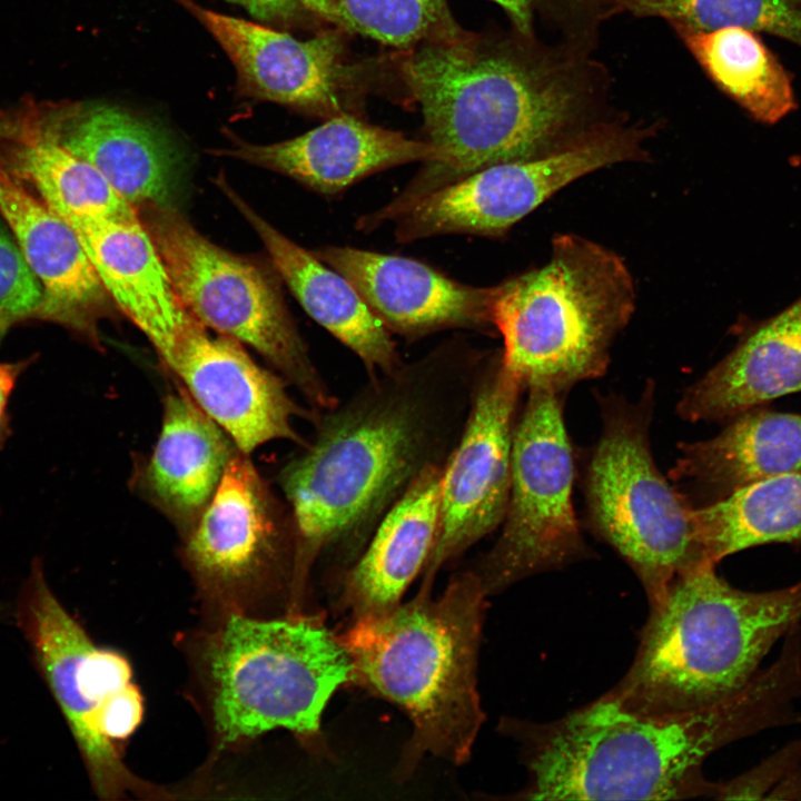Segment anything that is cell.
<instances>
[{
	"label": "cell",
	"instance_id": "cell-1",
	"mask_svg": "<svg viewBox=\"0 0 801 801\" xmlns=\"http://www.w3.org/2000/svg\"><path fill=\"white\" fill-rule=\"evenodd\" d=\"M484 357L443 347L368 377L346 400L316 415L312 439L278 478L295 530L293 607L301 609L319 560L329 562L335 577L346 571L412 483L446 463Z\"/></svg>",
	"mask_w": 801,
	"mask_h": 801
},
{
	"label": "cell",
	"instance_id": "cell-2",
	"mask_svg": "<svg viewBox=\"0 0 801 801\" xmlns=\"http://www.w3.org/2000/svg\"><path fill=\"white\" fill-rule=\"evenodd\" d=\"M801 650L781 654L735 695L686 714L646 715L606 694L560 719L503 716L497 730L515 740L527 771L517 800H684L713 798L704 761L759 731L801 722Z\"/></svg>",
	"mask_w": 801,
	"mask_h": 801
},
{
	"label": "cell",
	"instance_id": "cell-3",
	"mask_svg": "<svg viewBox=\"0 0 801 801\" xmlns=\"http://www.w3.org/2000/svg\"><path fill=\"white\" fill-rule=\"evenodd\" d=\"M399 76L421 107L427 141L446 161L423 167L390 204L370 214L375 227L478 169L565 145L591 127L597 93L586 62L537 49L526 38L497 42L467 33L426 42L402 59Z\"/></svg>",
	"mask_w": 801,
	"mask_h": 801
},
{
	"label": "cell",
	"instance_id": "cell-4",
	"mask_svg": "<svg viewBox=\"0 0 801 801\" xmlns=\"http://www.w3.org/2000/svg\"><path fill=\"white\" fill-rule=\"evenodd\" d=\"M486 597L465 570L436 599L417 592L338 634L352 660V684L396 705L412 723L393 771L397 782L408 780L426 754L457 765L472 756L485 720L477 664Z\"/></svg>",
	"mask_w": 801,
	"mask_h": 801
},
{
	"label": "cell",
	"instance_id": "cell-5",
	"mask_svg": "<svg viewBox=\"0 0 801 801\" xmlns=\"http://www.w3.org/2000/svg\"><path fill=\"white\" fill-rule=\"evenodd\" d=\"M800 621L801 581L750 592L703 565L678 576L650 605L634 660L605 694L646 715L712 708L739 693Z\"/></svg>",
	"mask_w": 801,
	"mask_h": 801
},
{
	"label": "cell",
	"instance_id": "cell-6",
	"mask_svg": "<svg viewBox=\"0 0 801 801\" xmlns=\"http://www.w3.org/2000/svg\"><path fill=\"white\" fill-rule=\"evenodd\" d=\"M633 278L613 250L573 234L552 240L548 260L495 286L501 358L524 392L566 395L603 376L614 338L634 312Z\"/></svg>",
	"mask_w": 801,
	"mask_h": 801
},
{
	"label": "cell",
	"instance_id": "cell-7",
	"mask_svg": "<svg viewBox=\"0 0 801 801\" xmlns=\"http://www.w3.org/2000/svg\"><path fill=\"white\" fill-rule=\"evenodd\" d=\"M207 650L212 720L222 743L285 729L328 755L322 716L334 693L352 684L353 664L322 615L233 612Z\"/></svg>",
	"mask_w": 801,
	"mask_h": 801
},
{
	"label": "cell",
	"instance_id": "cell-8",
	"mask_svg": "<svg viewBox=\"0 0 801 801\" xmlns=\"http://www.w3.org/2000/svg\"><path fill=\"white\" fill-rule=\"evenodd\" d=\"M654 387L649 382L635 402L597 394L602 431L583 477L589 528L629 564L650 605L662 600L678 576L712 564L700 538L695 507L653 458Z\"/></svg>",
	"mask_w": 801,
	"mask_h": 801
},
{
	"label": "cell",
	"instance_id": "cell-9",
	"mask_svg": "<svg viewBox=\"0 0 801 801\" xmlns=\"http://www.w3.org/2000/svg\"><path fill=\"white\" fill-rule=\"evenodd\" d=\"M17 623L59 705L101 798L145 792L125 767L116 741L128 739L144 716L129 662L93 643L58 600L34 560L18 597Z\"/></svg>",
	"mask_w": 801,
	"mask_h": 801
},
{
	"label": "cell",
	"instance_id": "cell-10",
	"mask_svg": "<svg viewBox=\"0 0 801 801\" xmlns=\"http://www.w3.org/2000/svg\"><path fill=\"white\" fill-rule=\"evenodd\" d=\"M145 208L142 222L184 308L207 328L255 349L315 413L335 406L338 399L312 362L274 279L208 240L169 206Z\"/></svg>",
	"mask_w": 801,
	"mask_h": 801
},
{
	"label": "cell",
	"instance_id": "cell-11",
	"mask_svg": "<svg viewBox=\"0 0 801 801\" xmlns=\"http://www.w3.org/2000/svg\"><path fill=\"white\" fill-rule=\"evenodd\" d=\"M512 449V482L501 533L468 568L486 596L533 575L589 557L572 491L574 453L563 418L565 395L528 388Z\"/></svg>",
	"mask_w": 801,
	"mask_h": 801
},
{
	"label": "cell",
	"instance_id": "cell-12",
	"mask_svg": "<svg viewBox=\"0 0 801 801\" xmlns=\"http://www.w3.org/2000/svg\"><path fill=\"white\" fill-rule=\"evenodd\" d=\"M649 131L594 125L541 156L478 169L421 197L394 221L400 243L447 235L498 237L556 191L604 167L641 159Z\"/></svg>",
	"mask_w": 801,
	"mask_h": 801
},
{
	"label": "cell",
	"instance_id": "cell-13",
	"mask_svg": "<svg viewBox=\"0 0 801 801\" xmlns=\"http://www.w3.org/2000/svg\"><path fill=\"white\" fill-rule=\"evenodd\" d=\"M522 392L504 367L501 352L485 356L464 427L443 467L438 530L421 573L419 592L432 593L443 567L501 526L511 491Z\"/></svg>",
	"mask_w": 801,
	"mask_h": 801
},
{
	"label": "cell",
	"instance_id": "cell-14",
	"mask_svg": "<svg viewBox=\"0 0 801 801\" xmlns=\"http://www.w3.org/2000/svg\"><path fill=\"white\" fill-rule=\"evenodd\" d=\"M295 530L248 455L228 463L210 502L186 533L184 555L209 595L237 605L273 591H291Z\"/></svg>",
	"mask_w": 801,
	"mask_h": 801
},
{
	"label": "cell",
	"instance_id": "cell-15",
	"mask_svg": "<svg viewBox=\"0 0 801 801\" xmlns=\"http://www.w3.org/2000/svg\"><path fill=\"white\" fill-rule=\"evenodd\" d=\"M180 385L249 455L271 441H305L295 417L313 421L316 413L297 404L278 374L259 366L241 343L212 335L190 314L169 349L160 356Z\"/></svg>",
	"mask_w": 801,
	"mask_h": 801
},
{
	"label": "cell",
	"instance_id": "cell-16",
	"mask_svg": "<svg viewBox=\"0 0 801 801\" xmlns=\"http://www.w3.org/2000/svg\"><path fill=\"white\" fill-rule=\"evenodd\" d=\"M216 39L234 63L239 90L312 115L346 113V93L357 67L346 61L338 32L323 31L308 40L200 6L175 0ZM349 113V112H348Z\"/></svg>",
	"mask_w": 801,
	"mask_h": 801
},
{
	"label": "cell",
	"instance_id": "cell-17",
	"mask_svg": "<svg viewBox=\"0 0 801 801\" xmlns=\"http://www.w3.org/2000/svg\"><path fill=\"white\" fill-rule=\"evenodd\" d=\"M313 254L356 288L389 333L417 339L444 329L495 330V286L462 284L413 258L348 246Z\"/></svg>",
	"mask_w": 801,
	"mask_h": 801
},
{
	"label": "cell",
	"instance_id": "cell-18",
	"mask_svg": "<svg viewBox=\"0 0 801 801\" xmlns=\"http://www.w3.org/2000/svg\"><path fill=\"white\" fill-rule=\"evenodd\" d=\"M0 214L43 289L37 319L59 324L95 346L109 298L77 231L0 168Z\"/></svg>",
	"mask_w": 801,
	"mask_h": 801
},
{
	"label": "cell",
	"instance_id": "cell-19",
	"mask_svg": "<svg viewBox=\"0 0 801 801\" xmlns=\"http://www.w3.org/2000/svg\"><path fill=\"white\" fill-rule=\"evenodd\" d=\"M215 154L229 156L286 175L325 195L398 165L422 161L435 167L445 154L428 141L363 121L348 112L295 138L269 145L243 140Z\"/></svg>",
	"mask_w": 801,
	"mask_h": 801
},
{
	"label": "cell",
	"instance_id": "cell-20",
	"mask_svg": "<svg viewBox=\"0 0 801 801\" xmlns=\"http://www.w3.org/2000/svg\"><path fill=\"white\" fill-rule=\"evenodd\" d=\"M44 113L58 140L130 205L169 206L177 151L155 125L102 102L61 106Z\"/></svg>",
	"mask_w": 801,
	"mask_h": 801
},
{
	"label": "cell",
	"instance_id": "cell-21",
	"mask_svg": "<svg viewBox=\"0 0 801 801\" xmlns=\"http://www.w3.org/2000/svg\"><path fill=\"white\" fill-rule=\"evenodd\" d=\"M444 465L428 467L412 483L357 560L337 576L336 607L352 621L393 611L421 575L437 535Z\"/></svg>",
	"mask_w": 801,
	"mask_h": 801
},
{
	"label": "cell",
	"instance_id": "cell-22",
	"mask_svg": "<svg viewBox=\"0 0 801 801\" xmlns=\"http://www.w3.org/2000/svg\"><path fill=\"white\" fill-rule=\"evenodd\" d=\"M679 449L669 477L694 507L705 506L749 484L801 471V415L752 408L714 437Z\"/></svg>",
	"mask_w": 801,
	"mask_h": 801
},
{
	"label": "cell",
	"instance_id": "cell-23",
	"mask_svg": "<svg viewBox=\"0 0 801 801\" xmlns=\"http://www.w3.org/2000/svg\"><path fill=\"white\" fill-rule=\"evenodd\" d=\"M218 184L257 233L276 271L301 307L360 359L368 377L403 365L390 333L343 275L261 218L222 177Z\"/></svg>",
	"mask_w": 801,
	"mask_h": 801
},
{
	"label": "cell",
	"instance_id": "cell-24",
	"mask_svg": "<svg viewBox=\"0 0 801 801\" xmlns=\"http://www.w3.org/2000/svg\"><path fill=\"white\" fill-rule=\"evenodd\" d=\"M66 221L77 231L111 301L162 356L189 313L140 217Z\"/></svg>",
	"mask_w": 801,
	"mask_h": 801
},
{
	"label": "cell",
	"instance_id": "cell-25",
	"mask_svg": "<svg viewBox=\"0 0 801 801\" xmlns=\"http://www.w3.org/2000/svg\"><path fill=\"white\" fill-rule=\"evenodd\" d=\"M801 392V298L743 338L686 388L676 405L688 422L725 421Z\"/></svg>",
	"mask_w": 801,
	"mask_h": 801
},
{
	"label": "cell",
	"instance_id": "cell-26",
	"mask_svg": "<svg viewBox=\"0 0 801 801\" xmlns=\"http://www.w3.org/2000/svg\"><path fill=\"white\" fill-rule=\"evenodd\" d=\"M238 448L179 385L164 399L161 429L141 477L151 502L187 533Z\"/></svg>",
	"mask_w": 801,
	"mask_h": 801
},
{
	"label": "cell",
	"instance_id": "cell-27",
	"mask_svg": "<svg viewBox=\"0 0 801 801\" xmlns=\"http://www.w3.org/2000/svg\"><path fill=\"white\" fill-rule=\"evenodd\" d=\"M0 168L33 187L65 220L139 217L90 164L58 140L44 110L0 116Z\"/></svg>",
	"mask_w": 801,
	"mask_h": 801
},
{
	"label": "cell",
	"instance_id": "cell-28",
	"mask_svg": "<svg viewBox=\"0 0 801 801\" xmlns=\"http://www.w3.org/2000/svg\"><path fill=\"white\" fill-rule=\"evenodd\" d=\"M672 27L710 79L756 120L774 123L794 109L789 73L754 31Z\"/></svg>",
	"mask_w": 801,
	"mask_h": 801
},
{
	"label": "cell",
	"instance_id": "cell-29",
	"mask_svg": "<svg viewBox=\"0 0 801 801\" xmlns=\"http://www.w3.org/2000/svg\"><path fill=\"white\" fill-rule=\"evenodd\" d=\"M700 538L712 564L745 548L801 543V471L743 486L695 507Z\"/></svg>",
	"mask_w": 801,
	"mask_h": 801
},
{
	"label": "cell",
	"instance_id": "cell-30",
	"mask_svg": "<svg viewBox=\"0 0 801 801\" xmlns=\"http://www.w3.org/2000/svg\"><path fill=\"white\" fill-rule=\"evenodd\" d=\"M309 14L398 49L467 34L446 0H301Z\"/></svg>",
	"mask_w": 801,
	"mask_h": 801
},
{
	"label": "cell",
	"instance_id": "cell-31",
	"mask_svg": "<svg viewBox=\"0 0 801 801\" xmlns=\"http://www.w3.org/2000/svg\"><path fill=\"white\" fill-rule=\"evenodd\" d=\"M614 11L710 31L739 27L801 46V0H609Z\"/></svg>",
	"mask_w": 801,
	"mask_h": 801
},
{
	"label": "cell",
	"instance_id": "cell-32",
	"mask_svg": "<svg viewBox=\"0 0 801 801\" xmlns=\"http://www.w3.org/2000/svg\"><path fill=\"white\" fill-rule=\"evenodd\" d=\"M42 299L39 279L14 237L0 225V344L14 325L37 319Z\"/></svg>",
	"mask_w": 801,
	"mask_h": 801
},
{
	"label": "cell",
	"instance_id": "cell-33",
	"mask_svg": "<svg viewBox=\"0 0 801 801\" xmlns=\"http://www.w3.org/2000/svg\"><path fill=\"white\" fill-rule=\"evenodd\" d=\"M801 761V739L764 760L746 773L726 782H716L714 799H756L780 783Z\"/></svg>",
	"mask_w": 801,
	"mask_h": 801
},
{
	"label": "cell",
	"instance_id": "cell-34",
	"mask_svg": "<svg viewBox=\"0 0 801 801\" xmlns=\"http://www.w3.org/2000/svg\"><path fill=\"white\" fill-rule=\"evenodd\" d=\"M497 3L510 17L523 38L533 40L534 20L538 10L570 12L571 14H595L607 11L606 0H490Z\"/></svg>",
	"mask_w": 801,
	"mask_h": 801
},
{
	"label": "cell",
	"instance_id": "cell-35",
	"mask_svg": "<svg viewBox=\"0 0 801 801\" xmlns=\"http://www.w3.org/2000/svg\"><path fill=\"white\" fill-rule=\"evenodd\" d=\"M245 8L265 23L294 26L305 19L308 11L301 0H228Z\"/></svg>",
	"mask_w": 801,
	"mask_h": 801
},
{
	"label": "cell",
	"instance_id": "cell-36",
	"mask_svg": "<svg viewBox=\"0 0 801 801\" xmlns=\"http://www.w3.org/2000/svg\"><path fill=\"white\" fill-rule=\"evenodd\" d=\"M32 359L33 358L14 363H0V451L11 435V417L9 414L10 396L19 377Z\"/></svg>",
	"mask_w": 801,
	"mask_h": 801
},
{
	"label": "cell",
	"instance_id": "cell-37",
	"mask_svg": "<svg viewBox=\"0 0 801 801\" xmlns=\"http://www.w3.org/2000/svg\"><path fill=\"white\" fill-rule=\"evenodd\" d=\"M798 798H801V768L798 769V767L791 771L785 778L784 781L782 780L778 787L772 791L771 795H769V799L772 798H785L791 799L794 798L795 794H798Z\"/></svg>",
	"mask_w": 801,
	"mask_h": 801
}]
</instances>
